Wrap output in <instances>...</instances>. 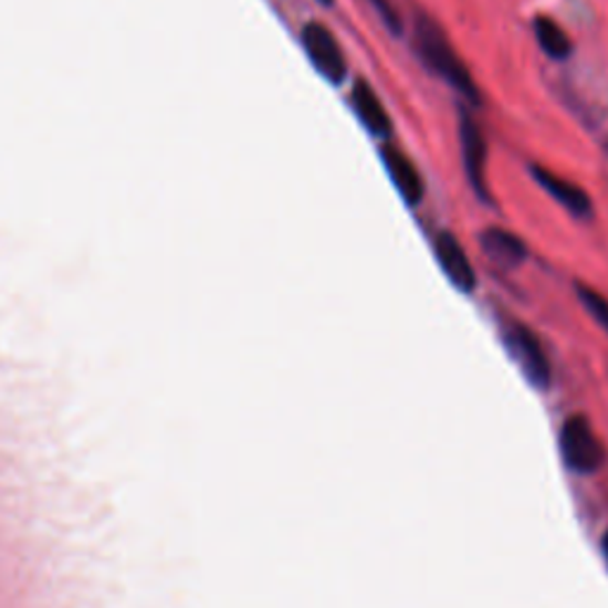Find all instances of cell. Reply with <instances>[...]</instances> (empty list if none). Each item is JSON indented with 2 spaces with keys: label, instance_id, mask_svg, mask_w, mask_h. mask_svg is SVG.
<instances>
[{
  "label": "cell",
  "instance_id": "1",
  "mask_svg": "<svg viewBox=\"0 0 608 608\" xmlns=\"http://www.w3.org/2000/svg\"><path fill=\"white\" fill-rule=\"evenodd\" d=\"M413 45L426 70L440 76L447 86H452L461 95V98H467V103L480 105V91L473 82L469 67L463 65V60L452 48L450 39L442 34V29L433 20L430 18L416 20Z\"/></svg>",
  "mask_w": 608,
  "mask_h": 608
},
{
  "label": "cell",
  "instance_id": "2",
  "mask_svg": "<svg viewBox=\"0 0 608 608\" xmlns=\"http://www.w3.org/2000/svg\"><path fill=\"white\" fill-rule=\"evenodd\" d=\"M504 345L527 382L537 390H547L552 382V364L537 335L527 326L514 322L504 331Z\"/></svg>",
  "mask_w": 608,
  "mask_h": 608
},
{
  "label": "cell",
  "instance_id": "3",
  "mask_svg": "<svg viewBox=\"0 0 608 608\" xmlns=\"http://www.w3.org/2000/svg\"><path fill=\"white\" fill-rule=\"evenodd\" d=\"M558 447H562L566 467L580 475L599 471L604 463V444L583 416H570L564 423L562 436H558Z\"/></svg>",
  "mask_w": 608,
  "mask_h": 608
},
{
  "label": "cell",
  "instance_id": "4",
  "mask_svg": "<svg viewBox=\"0 0 608 608\" xmlns=\"http://www.w3.org/2000/svg\"><path fill=\"white\" fill-rule=\"evenodd\" d=\"M300 41L314 70L322 74L328 84L340 86L349 70L338 39H335L322 22H310L304 24Z\"/></svg>",
  "mask_w": 608,
  "mask_h": 608
},
{
  "label": "cell",
  "instance_id": "5",
  "mask_svg": "<svg viewBox=\"0 0 608 608\" xmlns=\"http://www.w3.org/2000/svg\"><path fill=\"white\" fill-rule=\"evenodd\" d=\"M459 140H461V155H463V169H467L469 184L473 193L490 202V190H488V140L483 129H480L478 122L469 115V112H461L459 119Z\"/></svg>",
  "mask_w": 608,
  "mask_h": 608
},
{
  "label": "cell",
  "instance_id": "6",
  "mask_svg": "<svg viewBox=\"0 0 608 608\" xmlns=\"http://www.w3.org/2000/svg\"><path fill=\"white\" fill-rule=\"evenodd\" d=\"M433 250H436V260L442 269V274L450 279V283L457 287L459 293H473L475 291V269L469 260L467 250L461 248L454 233L450 231H440L433 240Z\"/></svg>",
  "mask_w": 608,
  "mask_h": 608
},
{
  "label": "cell",
  "instance_id": "7",
  "mask_svg": "<svg viewBox=\"0 0 608 608\" xmlns=\"http://www.w3.org/2000/svg\"><path fill=\"white\" fill-rule=\"evenodd\" d=\"M380 157H382V165H386V169L390 174L395 188L399 190V196L405 198V202L411 207L421 205V200L426 196V184L421 179V171L416 169V165L411 163V157H407L397 146H392V143H382Z\"/></svg>",
  "mask_w": 608,
  "mask_h": 608
},
{
  "label": "cell",
  "instance_id": "8",
  "mask_svg": "<svg viewBox=\"0 0 608 608\" xmlns=\"http://www.w3.org/2000/svg\"><path fill=\"white\" fill-rule=\"evenodd\" d=\"M349 103L352 109H355L357 119L361 126L369 132L374 138L386 140L392 134V119L388 115L386 105L378 98V93L364 82V78H357L355 86H352L349 93Z\"/></svg>",
  "mask_w": 608,
  "mask_h": 608
},
{
  "label": "cell",
  "instance_id": "9",
  "mask_svg": "<svg viewBox=\"0 0 608 608\" xmlns=\"http://www.w3.org/2000/svg\"><path fill=\"white\" fill-rule=\"evenodd\" d=\"M531 174L535 184L547 190V193L564 207V210H568L573 217H580V219H587L591 214V200L589 196L585 193V190L580 186L570 184L568 179H564V176H558L549 169H544L539 165H533L531 167Z\"/></svg>",
  "mask_w": 608,
  "mask_h": 608
},
{
  "label": "cell",
  "instance_id": "10",
  "mask_svg": "<svg viewBox=\"0 0 608 608\" xmlns=\"http://www.w3.org/2000/svg\"><path fill=\"white\" fill-rule=\"evenodd\" d=\"M480 250L485 252L490 264L502 271L518 269L527 258V248L523 240L506 229H488L480 233Z\"/></svg>",
  "mask_w": 608,
  "mask_h": 608
},
{
  "label": "cell",
  "instance_id": "11",
  "mask_svg": "<svg viewBox=\"0 0 608 608\" xmlns=\"http://www.w3.org/2000/svg\"><path fill=\"white\" fill-rule=\"evenodd\" d=\"M535 39L542 48V53L552 60H566L573 53V41L564 31L562 24H556L552 18H535Z\"/></svg>",
  "mask_w": 608,
  "mask_h": 608
},
{
  "label": "cell",
  "instance_id": "12",
  "mask_svg": "<svg viewBox=\"0 0 608 608\" xmlns=\"http://www.w3.org/2000/svg\"><path fill=\"white\" fill-rule=\"evenodd\" d=\"M575 293H578V300L583 302L587 314L608 333V300L599 291H591L589 285L583 283L575 285Z\"/></svg>",
  "mask_w": 608,
  "mask_h": 608
},
{
  "label": "cell",
  "instance_id": "13",
  "mask_svg": "<svg viewBox=\"0 0 608 608\" xmlns=\"http://www.w3.org/2000/svg\"><path fill=\"white\" fill-rule=\"evenodd\" d=\"M371 6L376 8L378 18L382 20V24L388 27V31H392L395 36L402 34V18H399L390 0H371Z\"/></svg>",
  "mask_w": 608,
  "mask_h": 608
},
{
  "label": "cell",
  "instance_id": "14",
  "mask_svg": "<svg viewBox=\"0 0 608 608\" xmlns=\"http://www.w3.org/2000/svg\"><path fill=\"white\" fill-rule=\"evenodd\" d=\"M601 552H604V558H606V566H608V533L604 535L601 539Z\"/></svg>",
  "mask_w": 608,
  "mask_h": 608
},
{
  "label": "cell",
  "instance_id": "15",
  "mask_svg": "<svg viewBox=\"0 0 608 608\" xmlns=\"http://www.w3.org/2000/svg\"><path fill=\"white\" fill-rule=\"evenodd\" d=\"M318 3H322V6H331V3H333V0H318Z\"/></svg>",
  "mask_w": 608,
  "mask_h": 608
}]
</instances>
